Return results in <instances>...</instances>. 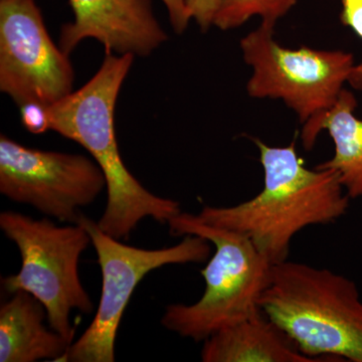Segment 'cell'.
Masks as SVG:
<instances>
[{"label":"cell","mask_w":362,"mask_h":362,"mask_svg":"<svg viewBox=\"0 0 362 362\" xmlns=\"http://www.w3.org/2000/svg\"><path fill=\"white\" fill-rule=\"evenodd\" d=\"M168 225L171 235H199L216 251L201 272L206 286L201 299L194 304L166 307L161 319L166 329L202 342L261 310L259 298L270 283L274 265L249 238L207 225L182 211Z\"/></svg>","instance_id":"obj_4"},{"label":"cell","mask_w":362,"mask_h":362,"mask_svg":"<svg viewBox=\"0 0 362 362\" xmlns=\"http://www.w3.org/2000/svg\"><path fill=\"white\" fill-rule=\"evenodd\" d=\"M204 362H318L305 356L277 324L258 313L218 330L204 341Z\"/></svg>","instance_id":"obj_12"},{"label":"cell","mask_w":362,"mask_h":362,"mask_svg":"<svg viewBox=\"0 0 362 362\" xmlns=\"http://www.w3.org/2000/svg\"><path fill=\"white\" fill-rule=\"evenodd\" d=\"M70 4L75 18L59 35L66 54L83 40L94 39L106 54L147 57L168 40L151 0H70Z\"/></svg>","instance_id":"obj_10"},{"label":"cell","mask_w":362,"mask_h":362,"mask_svg":"<svg viewBox=\"0 0 362 362\" xmlns=\"http://www.w3.org/2000/svg\"><path fill=\"white\" fill-rule=\"evenodd\" d=\"M298 0H218L213 25L221 30L240 28L259 16L262 23L276 26L296 6Z\"/></svg>","instance_id":"obj_14"},{"label":"cell","mask_w":362,"mask_h":362,"mask_svg":"<svg viewBox=\"0 0 362 362\" xmlns=\"http://www.w3.org/2000/svg\"><path fill=\"white\" fill-rule=\"evenodd\" d=\"M69 54L49 37L35 0H0V90L18 106H51L73 92Z\"/></svg>","instance_id":"obj_9"},{"label":"cell","mask_w":362,"mask_h":362,"mask_svg":"<svg viewBox=\"0 0 362 362\" xmlns=\"http://www.w3.org/2000/svg\"><path fill=\"white\" fill-rule=\"evenodd\" d=\"M94 159L81 154L45 151L0 137V192L61 223H78L81 209L106 188Z\"/></svg>","instance_id":"obj_8"},{"label":"cell","mask_w":362,"mask_h":362,"mask_svg":"<svg viewBox=\"0 0 362 362\" xmlns=\"http://www.w3.org/2000/svg\"><path fill=\"white\" fill-rule=\"evenodd\" d=\"M44 305L30 293H13L0 307V361H63L71 341L49 330Z\"/></svg>","instance_id":"obj_13"},{"label":"cell","mask_w":362,"mask_h":362,"mask_svg":"<svg viewBox=\"0 0 362 362\" xmlns=\"http://www.w3.org/2000/svg\"><path fill=\"white\" fill-rule=\"evenodd\" d=\"M252 139L264 170L261 192L235 206H204L194 216L246 235L276 265L288 259L295 235L308 226L334 223L346 214L350 199L334 171L306 168L296 138L287 146Z\"/></svg>","instance_id":"obj_1"},{"label":"cell","mask_w":362,"mask_h":362,"mask_svg":"<svg viewBox=\"0 0 362 362\" xmlns=\"http://www.w3.org/2000/svg\"><path fill=\"white\" fill-rule=\"evenodd\" d=\"M0 228L21 257L18 273L1 279L4 291L30 293L44 305L49 328L73 342L71 312L94 311L78 274L81 256L92 243L90 233L80 223L59 226L16 211L0 214Z\"/></svg>","instance_id":"obj_5"},{"label":"cell","mask_w":362,"mask_h":362,"mask_svg":"<svg viewBox=\"0 0 362 362\" xmlns=\"http://www.w3.org/2000/svg\"><path fill=\"white\" fill-rule=\"evenodd\" d=\"M133 61L132 54H106L87 84L49 107L51 130L82 145L103 171L107 204L97 223L117 240H127L144 218L168 223L181 213L180 202L150 192L121 158L114 117Z\"/></svg>","instance_id":"obj_2"},{"label":"cell","mask_w":362,"mask_h":362,"mask_svg":"<svg viewBox=\"0 0 362 362\" xmlns=\"http://www.w3.org/2000/svg\"><path fill=\"white\" fill-rule=\"evenodd\" d=\"M240 45L252 68L247 95L281 100L302 125L337 103L356 66L350 52L283 47L275 40V26L265 23L243 37Z\"/></svg>","instance_id":"obj_7"},{"label":"cell","mask_w":362,"mask_h":362,"mask_svg":"<svg viewBox=\"0 0 362 362\" xmlns=\"http://www.w3.org/2000/svg\"><path fill=\"white\" fill-rule=\"evenodd\" d=\"M78 223L90 233L101 268L102 291L94 319L63 361H115L119 326L136 287L150 272L163 266L204 263L211 254V243L195 235H183L173 247L140 249L123 244L82 214Z\"/></svg>","instance_id":"obj_6"},{"label":"cell","mask_w":362,"mask_h":362,"mask_svg":"<svg viewBox=\"0 0 362 362\" xmlns=\"http://www.w3.org/2000/svg\"><path fill=\"white\" fill-rule=\"evenodd\" d=\"M340 21L362 40V0H341ZM347 83L354 90H362V62L352 69Z\"/></svg>","instance_id":"obj_15"},{"label":"cell","mask_w":362,"mask_h":362,"mask_svg":"<svg viewBox=\"0 0 362 362\" xmlns=\"http://www.w3.org/2000/svg\"><path fill=\"white\" fill-rule=\"evenodd\" d=\"M356 98L343 89L337 103L302 125L304 148H313L318 135L327 131L334 143V154L316 168L330 169L339 177L350 199L362 197V119L356 116Z\"/></svg>","instance_id":"obj_11"},{"label":"cell","mask_w":362,"mask_h":362,"mask_svg":"<svg viewBox=\"0 0 362 362\" xmlns=\"http://www.w3.org/2000/svg\"><path fill=\"white\" fill-rule=\"evenodd\" d=\"M218 0H187L190 16L197 21L202 32L213 26Z\"/></svg>","instance_id":"obj_17"},{"label":"cell","mask_w":362,"mask_h":362,"mask_svg":"<svg viewBox=\"0 0 362 362\" xmlns=\"http://www.w3.org/2000/svg\"><path fill=\"white\" fill-rule=\"evenodd\" d=\"M169 14V21L177 35L185 33L192 20L188 11L187 0H162Z\"/></svg>","instance_id":"obj_18"},{"label":"cell","mask_w":362,"mask_h":362,"mask_svg":"<svg viewBox=\"0 0 362 362\" xmlns=\"http://www.w3.org/2000/svg\"><path fill=\"white\" fill-rule=\"evenodd\" d=\"M18 107H20L21 124L28 132L40 135L51 130L49 106L30 102Z\"/></svg>","instance_id":"obj_16"},{"label":"cell","mask_w":362,"mask_h":362,"mask_svg":"<svg viewBox=\"0 0 362 362\" xmlns=\"http://www.w3.org/2000/svg\"><path fill=\"white\" fill-rule=\"evenodd\" d=\"M259 306L305 356L362 362V300L349 278L286 259L273 266Z\"/></svg>","instance_id":"obj_3"}]
</instances>
